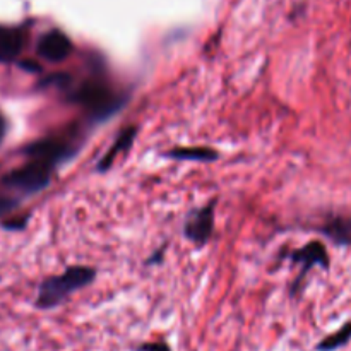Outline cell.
Returning a JSON list of instances; mask_svg holds the SVG:
<instances>
[{
  "mask_svg": "<svg viewBox=\"0 0 351 351\" xmlns=\"http://www.w3.org/2000/svg\"><path fill=\"white\" fill-rule=\"evenodd\" d=\"M134 137H136V129H134V127L123 130V132L119 136V139L115 141V144L112 146V149H110L108 153H106V156L99 161V170H105V168H108L110 165H112V161L117 158V154L123 153L125 149H129V146L132 144Z\"/></svg>",
  "mask_w": 351,
  "mask_h": 351,
  "instance_id": "cell-10",
  "label": "cell"
},
{
  "mask_svg": "<svg viewBox=\"0 0 351 351\" xmlns=\"http://www.w3.org/2000/svg\"><path fill=\"white\" fill-rule=\"evenodd\" d=\"M74 101L81 103L88 110H91L95 115L106 117L119 108V99L113 96L110 88L96 81H88L75 91Z\"/></svg>",
  "mask_w": 351,
  "mask_h": 351,
  "instance_id": "cell-3",
  "label": "cell"
},
{
  "mask_svg": "<svg viewBox=\"0 0 351 351\" xmlns=\"http://www.w3.org/2000/svg\"><path fill=\"white\" fill-rule=\"evenodd\" d=\"M3 136H5V119H3L2 113H0V143L3 141Z\"/></svg>",
  "mask_w": 351,
  "mask_h": 351,
  "instance_id": "cell-17",
  "label": "cell"
},
{
  "mask_svg": "<svg viewBox=\"0 0 351 351\" xmlns=\"http://www.w3.org/2000/svg\"><path fill=\"white\" fill-rule=\"evenodd\" d=\"M93 280H95V269H91V267H71L60 276L50 278L41 285L38 305L41 308L55 307V305L62 304L72 291L86 287Z\"/></svg>",
  "mask_w": 351,
  "mask_h": 351,
  "instance_id": "cell-1",
  "label": "cell"
},
{
  "mask_svg": "<svg viewBox=\"0 0 351 351\" xmlns=\"http://www.w3.org/2000/svg\"><path fill=\"white\" fill-rule=\"evenodd\" d=\"M23 67H26L27 71H31V72H36V71H40V65L36 64V62H31V60H27V62H23Z\"/></svg>",
  "mask_w": 351,
  "mask_h": 351,
  "instance_id": "cell-16",
  "label": "cell"
},
{
  "mask_svg": "<svg viewBox=\"0 0 351 351\" xmlns=\"http://www.w3.org/2000/svg\"><path fill=\"white\" fill-rule=\"evenodd\" d=\"M53 165L55 163L47 160H33L31 163L24 165V167L5 175L3 184L24 192H38L50 184V175Z\"/></svg>",
  "mask_w": 351,
  "mask_h": 351,
  "instance_id": "cell-2",
  "label": "cell"
},
{
  "mask_svg": "<svg viewBox=\"0 0 351 351\" xmlns=\"http://www.w3.org/2000/svg\"><path fill=\"white\" fill-rule=\"evenodd\" d=\"M322 233L328 235L338 245H351V218L335 216L326 223Z\"/></svg>",
  "mask_w": 351,
  "mask_h": 351,
  "instance_id": "cell-9",
  "label": "cell"
},
{
  "mask_svg": "<svg viewBox=\"0 0 351 351\" xmlns=\"http://www.w3.org/2000/svg\"><path fill=\"white\" fill-rule=\"evenodd\" d=\"M351 339V322L343 326L339 331H336L335 335L328 336V338L322 339L317 345V351H336L343 348L345 345H348Z\"/></svg>",
  "mask_w": 351,
  "mask_h": 351,
  "instance_id": "cell-12",
  "label": "cell"
},
{
  "mask_svg": "<svg viewBox=\"0 0 351 351\" xmlns=\"http://www.w3.org/2000/svg\"><path fill=\"white\" fill-rule=\"evenodd\" d=\"M295 261L304 264V273L307 269H311L312 266H321V267L329 266L328 250H326V247L322 245L321 242L307 243L304 249L298 250V252L295 254Z\"/></svg>",
  "mask_w": 351,
  "mask_h": 351,
  "instance_id": "cell-8",
  "label": "cell"
},
{
  "mask_svg": "<svg viewBox=\"0 0 351 351\" xmlns=\"http://www.w3.org/2000/svg\"><path fill=\"white\" fill-rule=\"evenodd\" d=\"M215 216H213V206L201 209L195 213L185 225V235L195 243H206L213 233Z\"/></svg>",
  "mask_w": 351,
  "mask_h": 351,
  "instance_id": "cell-5",
  "label": "cell"
},
{
  "mask_svg": "<svg viewBox=\"0 0 351 351\" xmlns=\"http://www.w3.org/2000/svg\"><path fill=\"white\" fill-rule=\"evenodd\" d=\"M72 41L62 31H48L38 43V53L50 62H62L71 55Z\"/></svg>",
  "mask_w": 351,
  "mask_h": 351,
  "instance_id": "cell-4",
  "label": "cell"
},
{
  "mask_svg": "<svg viewBox=\"0 0 351 351\" xmlns=\"http://www.w3.org/2000/svg\"><path fill=\"white\" fill-rule=\"evenodd\" d=\"M24 223H26V219H21V221H7L3 226H5V228H10V230H14V228H23Z\"/></svg>",
  "mask_w": 351,
  "mask_h": 351,
  "instance_id": "cell-15",
  "label": "cell"
},
{
  "mask_svg": "<svg viewBox=\"0 0 351 351\" xmlns=\"http://www.w3.org/2000/svg\"><path fill=\"white\" fill-rule=\"evenodd\" d=\"M139 351H171V350L167 343L158 341V343H147V345H143L139 348Z\"/></svg>",
  "mask_w": 351,
  "mask_h": 351,
  "instance_id": "cell-13",
  "label": "cell"
},
{
  "mask_svg": "<svg viewBox=\"0 0 351 351\" xmlns=\"http://www.w3.org/2000/svg\"><path fill=\"white\" fill-rule=\"evenodd\" d=\"M24 33L17 27L0 26V62H10L23 51Z\"/></svg>",
  "mask_w": 351,
  "mask_h": 351,
  "instance_id": "cell-7",
  "label": "cell"
},
{
  "mask_svg": "<svg viewBox=\"0 0 351 351\" xmlns=\"http://www.w3.org/2000/svg\"><path fill=\"white\" fill-rule=\"evenodd\" d=\"M170 158L177 160H195V161H211L218 158V153L209 147H177L168 153Z\"/></svg>",
  "mask_w": 351,
  "mask_h": 351,
  "instance_id": "cell-11",
  "label": "cell"
},
{
  "mask_svg": "<svg viewBox=\"0 0 351 351\" xmlns=\"http://www.w3.org/2000/svg\"><path fill=\"white\" fill-rule=\"evenodd\" d=\"M12 208H14V201H10V199H5V197H0V215H3V213H7Z\"/></svg>",
  "mask_w": 351,
  "mask_h": 351,
  "instance_id": "cell-14",
  "label": "cell"
},
{
  "mask_svg": "<svg viewBox=\"0 0 351 351\" xmlns=\"http://www.w3.org/2000/svg\"><path fill=\"white\" fill-rule=\"evenodd\" d=\"M69 149H71V147H69L67 143H64V141L43 139L27 146L26 154H29L33 160H47L51 161V163H57L58 160L67 156Z\"/></svg>",
  "mask_w": 351,
  "mask_h": 351,
  "instance_id": "cell-6",
  "label": "cell"
}]
</instances>
